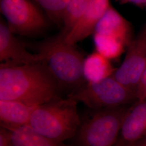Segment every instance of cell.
I'll return each mask as SVG.
<instances>
[{
	"label": "cell",
	"instance_id": "1",
	"mask_svg": "<svg viewBox=\"0 0 146 146\" xmlns=\"http://www.w3.org/2000/svg\"><path fill=\"white\" fill-rule=\"evenodd\" d=\"M60 90L45 62L22 66L0 63V100L36 107L60 97Z\"/></svg>",
	"mask_w": 146,
	"mask_h": 146
},
{
	"label": "cell",
	"instance_id": "2",
	"mask_svg": "<svg viewBox=\"0 0 146 146\" xmlns=\"http://www.w3.org/2000/svg\"><path fill=\"white\" fill-rule=\"evenodd\" d=\"M78 103L67 96L58 97L37 106L28 125L54 141L63 142L75 134L80 122Z\"/></svg>",
	"mask_w": 146,
	"mask_h": 146
},
{
	"label": "cell",
	"instance_id": "3",
	"mask_svg": "<svg viewBox=\"0 0 146 146\" xmlns=\"http://www.w3.org/2000/svg\"><path fill=\"white\" fill-rule=\"evenodd\" d=\"M40 52L45 54V63L61 90L71 93L87 82L84 74L85 58L76 44H69L55 37L42 44Z\"/></svg>",
	"mask_w": 146,
	"mask_h": 146
},
{
	"label": "cell",
	"instance_id": "4",
	"mask_svg": "<svg viewBox=\"0 0 146 146\" xmlns=\"http://www.w3.org/2000/svg\"><path fill=\"white\" fill-rule=\"evenodd\" d=\"M127 106L90 110L80 117L70 146H114L119 138Z\"/></svg>",
	"mask_w": 146,
	"mask_h": 146
},
{
	"label": "cell",
	"instance_id": "5",
	"mask_svg": "<svg viewBox=\"0 0 146 146\" xmlns=\"http://www.w3.org/2000/svg\"><path fill=\"white\" fill-rule=\"evenodd\" d=\"M67 96L94 110L123 107L136 101L135 92L121 84L113 76L99 81L87 82Z\"/></svg>",
	"mask_w": 146,
	"mask_h": 146
},
{
	"label": "cell",
	"instance_id": "6",
	"mask_svg": "<svg viewBox=\"0 0 146 146\" xmlns=\"http://www.w3.org/2000/svg\"><path fill=\"white\" fill-rule=\"evenodd\" d=\"M0 11L14 34L36 35L48 26L46 16L31 0H0Z\"/></svg>",
	"mask_w": 146,
	"mask_h": 146
},
{
	"label": "cell",
	"instance_id": "7",
	"mask_svg": "<svg viewBox=\"0 0 146 146\" xmlns=\"http://www.w3.org/2000/svg\"><path fill=\"white\" fill-rule=\"evenodd\" d=\"M146 66V22L127 47L125 58L113 77L135 92Z\"/></svg>",
	"mask_w": 146,
	"mask_h": 146
},
{
	"label": "cell",
	"instance_id": "8",
	"mask_svg": "<svg viewBox=\"0 0 146 146\" xmlns=\"http://www.w3.org/2000/svg\"><path fill=\"white\" fill-rule=\"evenodd\" d=\"M46 55L42 52L32 54L10 31L7 22L0 20V62L7 66H22L45 62Z\"/></svg>",
	"mask_w": 146,
	"mask_h": 146
},
{
	"label": "cell",
	"instance_id": "9",
	"mask_svg": "<svg viewBox=\"0 0 146 146\" xmlns=\"http://www.w3.org/2000/svg\"><path fill=\"white\" fill-rule=\"evenodd\" d=\"M146 137V99L128 108L120 129L117 146H132Z\"/></svg>",
	"mask_w": 146,
	"mask_h": 146
},
{
	"label": "cell",
	"instance_id": "10",
	"mask_svg": "<svg viewBox=\"0 0 146 146\" xmlns=\"http://www.w3.org/2000/svg\"><path fill=\"white\" fill-rule=\"evenodd\" d=\"M110 0H89L82 16L64 40L69 44H76L93 34L96 24L110 5Z\"/></svg>",
	"mask_w": 146,
	"mask_h": 146
},
{
	"label": "cell",
	"instance_id": "11",
	"mask_svg": "<svg viewBox=\"0 0 146 146\" xmlns=\"http://www.w3.org/2000/svg\"><path fill=\"white\" fill-rule=\"evenodd\" d=\"M94 33L116 38L123 42L127 48L133 38L130 22L111 5L96 24Z\"/></svg>",
	"mask_w": 146,
	"mask_h": 146
},
{
	"label": "cell",
	"instance_id": "12",
	"mask_svg": "<svg viewBox=\"0 0 146 146\" xmlns=\"http://www.w3.org/2000/svg\"><path fill=\"white\" fill-rule=\"evenodd\" d=\"M35 107L17 101L0 100L1 126L5 127L28 125L31 113Z\"/></svg>",
	"mask_w": 146,
	"mask_h": 146
},
{
	"label": "cell",
	"instance_id": "13",
	"mask_svg": "<svg viewBox=\"0 0 146 146\" xmlns=\"http://www.w3.org/2000/svg\"><path fill=\"white\" fill-rule=\"evenodd\" d=\"M3 128L7 131L13 146H69L48 138L29 125Z\"/></svg>",
	"mask_w": 146,
	"mask_h": 146
},
{
	"label": "cell",
	"instance_id": "14",
	"mask_svg": "<svg viewBox=\"0 0 146 146\" xmlns=\"http://www.w3.org/2000/svg\"><path fill=\"white\" fill-rule=\"evenodd\" d=\"M116 69L110 60L96 51L89 54L84 61V76L87 82H96L111 76Z\"/></svg>",
	"mask_w": 146,
	"mask_h": 146
},
{
	"label": "cell",
	"instance_id": "15",
	"mask_svg": "<svg viewBox=\"0 0 146 146\" xmlns=\"http://www.w3.org/2000/svg\"><path fill=\"white\" fill-rule=\"evenodd\" d=\"M89 0H69L63 19L61 31L56 37L64 40L86 10Z\"/></svg>",
	"mask_w": 146,
	"mask_h": 146
},
{
	"label": "cell",
	"instance_id": "16",
	"mask_svg": "<svg viewBox=\"0 0 146 146\" xmlns=\"http://www.w3.org/2000/svg\"><path fill=\"white\" fill-rule=\"evenodd\" d=\"M96 51L110 60L120 56L127 48L120 40L99 34H93Z\"/></svg>",
	"mask_w": 146,
	"mask_h": 146
},
{
	"label": "cell",
	"instance_id": "17",
	"mask_svg": "<svg viewBox=\"0 0 146 146\" xmlns=\"http://www.w3.org/2000/svg\"><path fill=\"white\" fill-rule=\"evenodd\" d=\"M33 1L44 11L50 20L62 27L63 16L69 0Z\"/></svg>",
	"mask_w": 146,
	"mask_h": 146
},
{
	"label": "cell",
	"instance_id": "18",
	"mask_svg": "<svg viewBox=\"0 0 146 146\" xmlns=\"http://www.w3.org/2000/svg\"><path fill=\"white\" fill-rule=\"evenodd\" d=\"M135 94L136 101L146 99V66L136 87Z\"/></svg>",
	"mask_w": 146,
	"mask_h": 146
},
{
	"label": "cell",
	"instance_id": "19",
	"mask_svg": "<svg viewBox=\"0 0 146 146\" xmlns=\"http://www.w3.org/2000/svg\"><path fill=\"white\" fill-rule=\"evenodd\" d=\"M0 146H13L7 131L3 127L0 130Z\"/></svg>",
	"mask_w": 146,
	"mask_h": 146
},
{
	"label": "cell",
	"instance_id": "20",
	"mask_svg": "<svg viewBox=\"0 0 146 146\" xmlns=\"http://www.w3.org/2000/svg\"><path fill=\"white\" fill-rule=\"evenodd\" d=\"M120 5H132L146 8V0H117Z\"/></svg>",
	"mask_w": 146,
	"mask_h": 146
},
{
	"label": "cell",
	"instance_id": "21",
	"mask_svg": "<svg viewBox=\"0 0 146 146\" xmlns=\"http://www.w3.org/2000/svg\"><path fill=\"white\" fill-rule=\"evenodd\" d=\"M132 146H146V137Z\"/></svg>",
	"mask_w": 146,
	"mask_h": 146
},
{
	"label": "cell",
	"instance_id": "22",
	"mask_svg": "<svg viewBox=\"0 0 146 146\" xmlns=\"http://www.w3.org/2000/svg\"><path fill=\"white\" fill-rule=\"evenodd\" d=\"M116 146V145H115V146Z\"/></svg>",
	"mask_w": 146,
	"mask_h": 146
}]
</instances>
